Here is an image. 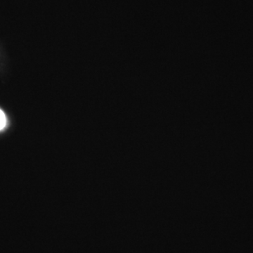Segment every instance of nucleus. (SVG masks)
Segmentation results:
<instances>
[{"label": "nucleus", "instance_id": "1", "mask_svg": "<svg viewBox=\"0 0 253 253\" xmlns=\"http://www.w3.org/2000/svg\"><path fill=\"white\" fill-rule=\"evenodd\" d=\"M6 124V118L5 113L0 109V130L4 129Z\"/></svg>", "mask_w": 253, "mask_h": 253}]
</instances>
